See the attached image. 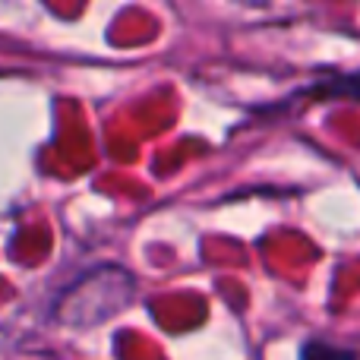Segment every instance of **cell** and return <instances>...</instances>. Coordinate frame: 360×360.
Returning <instances> with one entry per match:
<instances>
[{"instance_id":"cell-1","label":"cell","mask_w":360,"mask_h":360,"mask_svg":"<svg viewBox=\"0 0 360 360\" xmlns=\"http://www.w3.org/2000/svg\"><path fill=\"white\" fill-rule=\"evenodd\" d=\"M300 360H360V357H357V351L332 345L326 338H307L300 345Z\"/></svg>"},{"instance_id":"cell-2","label":"cell","mask_w":360,"mask_h":360,"mask_svg":"<svg viewBox=\"0 0 360 360\" xmlns=\"http://www.w3.org/2000/svg\"><path fill=\"white\" fill-rule=\"evenodd\" d=\"M316 95H326V98H351V101H360V70L326 79L323 86L316 89Z\"/></svg>"}]
</instances>
